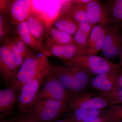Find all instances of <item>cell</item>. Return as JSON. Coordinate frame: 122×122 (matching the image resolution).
I'll list each match as a JSON object with an SVG mask.
<instances>
[{"label":"cell","instance_id":"cell-1","mask_svg":"<svg viewBox=\"0 0 122 122\" xmlns=\"http://www.w3.org/2000/svg\"><path fill=\"white\" fill-rule=\"evenodd\" d=\"M51 65L47 56L43 53H30L24 60L19 69L13 86L18 92L24 85L33 79L45 78L49 73Z\"/></svg>","mask_w":122,"mask_h":122},{"label":"cell","instance_id":"cell-2","mask_svg":"<svg viewBox=\"0 0 122 122\" xmlns=\"http://www.w3.org/2000/svg\"><path fill=\"white\" fill-rule=\"evenodd\" d=\"M64 63L65 65L82 68L93 76L121 69L119 64H116L101 56L88 54L78 55Z\"/></svg>","mask_w":122,"mask_h":122},{"label":"cell","instance_id":"cell-3","mask_svg":"<svg viewBox=\"0 0 122 122\" xmlns=\"http://www.w3.org/2000/svg\"><path fill=\"white\" fill-rule=\"evenodd\" d=\"M66 103L57 99L36 100L33 105L30 115L42 122L56 121L62 114L68 111Z\"/></svg>","mask_w":122,"mask_h":122},{"label":"cell","instance_id":"cell-4","mask_svg":"<svg viewBox=\"0 0 122 122\" xmlns=\"http://www.w3.org/2000/svg\"><path fill=\"white\" fill-rule=\"evenodd\" d=\"M66 105L68 110L72 112L78 109H103L112 106L102 94L90 90L69 98Z\"/></svg>","mask_w":122,"mask_h":122},{"label":"cell","instance_id":"cell-5","mask_svg":"<svg viewBox=\"0 0 122 122\" xmlns=\"http://www.w3.org/2000/svg\"><path fill=\"white\" fill-rule=\"evenodd\" d=\"M44 78L33 79L24 85L18 95V109L19 114L30 115L37 96L39 87Z\"/></svg>","mask_w":122,"mask_h":122},{"label":"cell","instance_id":"cell-6","mask_svg":"<svg viewBox=\"0 0 122 122\" xmlns=\"http://www.w3.org/2000/svg\"><path fill=\"white\" fill-rule=\"evenodd\" d=\"M122 48V33L119 29L109 24L105 34L100 55L110 60L119 56Z\"/></svg>","mask_w":122,"mask_h":122},{"label":"cell","instance_id":"cell-7","mask_svg":"<svg viewBox=\"0 0 122 122\" xmlns=\"http://www.w3.org/2000/svg\"><path fill=\"white\" fill-rule=\"evenodd\" d=\"M0 45V74L1 78L7 85L13 86L19 69L10 48L6 44Z\"/></svg>","mask_w":122,"mask_h":122},{"label":"cell","instance_id":"cell-8","mask_svg":"<svg viewBox=\"0 0 122 122\" xmlns=\"http://www.w3.org/2000/svg\"><path fill=\"white\" fill-rule=\"evenodd\" d=\"M45 78V82L38 94L35 102L51 99L61 100L66 103L69 98L67 92L60 81L51 73L50 71Z\"/></svg>","mask_w":122,"mask_h":122},{"label":"cell","instance_id":"cell-9","mask_svg":"<svg viewBox=\"0 0 122 122\" xmlns=\"http://www.w3.org/2000/svg\"><path fill=\"white\" fill-rule=\"evenodd\" d=\"M120 69L98 75L93 77L91 83V87L102 94H106L111 91L115 87Z\"/></svg>","mask_w":122,"mask_h":122},{"label":"cell","instance_id":"cell-10","mask_svg":"<svg viewBox=\"0 0 122 122\" xmlns=\"http://www.w3.org/2000/svg\"><path fill=\"white\" fill-rule=\"evenodd\" d=\"M72 73L73 83L69 98L89 90L93 76L82 68L75 66H67Z\"/></svg>","mask_w":122,"mask_h":122},{"label":"cell","instance_id":"cell-11","mask_svg":"<svg viewBox=\"0 0 122 122\" xmlns=\"http://www.w3.org/2000/svg\"><path fill=\"white\" fill-rule=\"evenodd\" d=\"M29 30L35 39L43 45V41L50 25L39 12L32 10L26 20Z\"/></svg>","mask_w":122,"mask_h":122},{"label":"cell","instance_id":"cell-12","mask_svg":"<svg viewBox=\"0 0 122 122\" xmlns=\"http://www.w3.org/2000/svg\"><path fill=\"white\" fill-rule=\"evenodd\" d=\"M47 56H53L65 62L80 55L88 54L87 48H83L74 44L52 45L46 49Z\"/></svg>","mask_w":122,"mask_h":122},{"label":"cell","instance_id":"cell-13","mask_svg":"<svg viewBox=\"0 0 122 122\" xmlns=\"http://www.w3.org/2000/svg\"><path fill=\"white\" fill-rule=\"evenodd\" d=\"M32 2L29 0H13L8 17L11 24L16 29L20 23L26 21L31 10Z\"/></svg>","mask_w":122,"mask_h":122},{"label":"cell","instance_id":"cell-14","mask_svg":"<svg viewBox=\"0 0 122 122\" xmlns=\"http://www.w3.org/2000/svg\"><path fill=\"white\" fill-rule=\"evenodd\" d=\"M18 92L13 86L8 85L0 90V118L8 117L12 113L18 102Z\"/></svg>","mask_w":122,"mask_h":122},{"label":"cell","instance_id":"cell-15","mask_svg":"<svg viewBox=\"0 0 122 122\" xmlns=\"http://www.w3.org/2000/svg\"><path fill=\"white\" fill-rule=\"evenodd\" d=\"M85 8L91 24L99 25L109 24L105 4L100 1L92 0L85 6Z\"/></svg>","mask_w":122,"mask_h":122},{"label":"cell","instance_id":"cell-16","mask_svg":"<svg viewBox=\"0 0 122 122\" xmlns=\"http://www.w3.org/2000/svg\"><path fill=\"white\" fill-rule=\"evenodd\" d=\"M108 25H97L92 29L86 48L88 54L96 55L100 52Z\"/></svg>","mask_w":122,"mask_h":122},{"label":"cell","instance_id":"cell-17","mask_svg":"<svg viewBox=\"0 0 122 122\" xmlns=\"http://www.w3.org/2000/svg\"><path fill=\"white\" fill-rule=\"evenodd\" d=\"M46 37V50L49 46L55 45H63L69 44L77 45L73 36L58 29L52 25H50L48 28Z\"/></svg>","mask_w":122,"mask_h":122},{"label":"cell","instance_id":"cell-18","mask_svg":"<svg viewBox=\"0 0 122 122\" xmlns=\"http://www.w3.org/2000/svg\"><path fill=\"white\" fill-rule=\"evenodd\" d=\"M15 32L29 47L34 50L43 53L46 56V51L44 45L35 39L31 34L26 21L20 23L18 25L15 29Z\"/></svg>","mask_w":122,"mask_h":122},{"label":"cell","instance_id":"cell-19","mask_svg":"<svg viewBox=\"0 0 122 122\" xmlns=\"http://www.w3.org/2000/svg\"><path fill=\"white\" fill-rule=\"evenodd\" d=\"M105 5L109 24L120 28L122 25V0H108Z\"/></svg>","mask_w":122,"mask_h":122},{"label":"cell","instance_id":"cell-20","mask_svg":"<svg viewBox=\"0 0 122 122\" xmlns=\"http://www.w3.org/2000/svg\"><path fill=\"white\" fill-rule=\"evenodd\" d=\"M50 72L63 85L69 98L73 83V79L72 73L68 66L51 65Z\"/></svg>","mask_w":122,"mask_h":122},{"label":"cell","instance_id":"cell-21","mask_svg":"<svg viewBox=\"0 0 122 122\" xmlns=\"http://www.w3.org/2000/svg\"><path fill=\"white\" fill-rule=\"evenodd\" d=\"M79 24L69 17L61 14L54 20L52 25L58 29L73 36L78 29Z\"/></svg>","mask_w":122,"mask_h":122},{"label":"cell","instance_id":"cell-22","mask_svg":"<svg viewBox=\"0 0 122 122\" xmlns=\"http://www.w3.org/2000/svg\"><path fill=\"white\" fill-rule=\"evenodd\" d=\"M96 25L86 22L79 23L78 29L73 36L77 45L82 48H86L92 30Z\"/></svg>","mask_w":122,"mask_h":122},{"label":"cell","instance_id":"cell-23","mask_svg":"<svg viewBox=\"0 0 122 122\" xmlns=\"http://www.w3.org/2000/svg\"><path fill=\"white\" fill-rule=\"evenodd\" d=\"M61 14L69 17L79 23L86 22L91 24L85 7L72 4Z\"/></svg>","mask_w":122,"mask_h":122},{"label":"cell","instance_id":"cell-24","mask_svg":"<svg viewBox=\"0 0 122 122\" xmlns=\"http://www.w3.org/2000/svg\"><path fill=\"white\" fill-rule=\"evenodd\" d=\"M8 15L0 14V44L15 34V29L11 24Z\"/></svg>","mask_w":122,"mask_h":122},{"label":"cell","instance_id":"cell-25","mask_svg":"<svg viewBox=\"0 0 122 122\" xmlns=\"http://www.w3.org/2000/svg\"><path fill=\"white\" fill-rule=\"evenodd\" d=\"M6 44L10 48L14 57L17 68L19 70L24 62L25 58L17 46L14 44L11 37L0 44Z\"/></svg>","mask_w":122,"mask_h":122},{"label":"cell","instance_id":"cell-26","mask_svg":"<svg viewBox=\"0 0 122 122\" xmlns=\"http://www.w3.org/2000/svg\"><path fill=\"white\" fill-rule=\"evenodd\" d=\"M110 105L115 106L122 103V88L115 87L109 93L102 94Z\"/></svg>","mask_w":122,"mask_h":122},{"label":"cell","instance_id":"cell-27","mask_svg":"<svg viewBox=\"0 0 122 122\" xmlns=\"http://www.w3.org/2000/svg\"><path fill=\"white\" fill-rule=\"evenodd\" d=\"M110 122H122V105L112 106L108 108Z\"/></svg>","mask_w":122,"mask_h":122},{"label":"cell","instance_id":"cell-28","mask_svg":"<svg viewBox=\"0 0 122 122\" xmlns=\"http://www.w3.org/2000/svg\"><path fill=\"white\" fill-rule=\"evenodd\" d=\"M14 44L20 51L25 59L30 52L29 48L15 33L11 36Z\"/></svg>","mask_w":122,"mask_h":122},{"label":"cell","instance_id":"cell-29","mask_svg":"<svg viewBox=\"0 0 122 122\" xmlns=\"http://www.w3.org/2000/svg\"><path fill=\"white\" fill-rule=\"evenodd\" d=\"M108 108L89 110L82 122H90L100 117L107 113Z\"/></svg>","mask_w":122,"mask_h":122},{"label":"cell","instance_id":"cell-30","mask_svg":"<svg viewBox=\"0 0 122 122\" xmlns=\"http://www.w3.org/2000/svg\"><path fill=\"white\" fill-rule=\"evenodd\" d=\"M9 121L10 122H42L35 119L30 115L20 114L11 118Z\"/></svg>","mask_w":122,"mask_h":122},{"label":"cell","instance_id":"cell-31","mask_svg":"<svg viewBox=\"0 0 122 122\" xmlns=\"http://www.w3.org/2000/svg\"><path fill=\"white\" fill-rule=\"evenodd\" d=\"M13 0H0V14L8 15L11 10Z\"/></svg>","mask_w":122,"mask_h":122},{"label":"cell","instance_id":"cell-32","mask_svg":"<svg viewBox=\"0 0 122 122\" xmlns=\"http://www.w3.org/2000/svg\"><path fill=\"white\" fill-rule=\"evenodd\" d=\"M110 122V115L107 109V113L102 116L95 120L86 122Z\"/></svg>","mask_w":122,"mask_h":122},{"label":"cell","instance_id":"cell-33","mask_svg":"<svg viewBox=\"0 0 122 122\" xmlns=\"http://www.w3.org/2000/svg\"><path fill=\"white\" fill-rule=\"evenodd\" d=\"M92 0H75L72 1V4L79 5V6L85 7Z\"/></svg>","mask_w":122,"mask_h":122},{"label":"cell","instance_id":"cell-34","mask_svg":"<svg viewBox=\"0 0 122 122\" xmlns=\"http://www.w3.org/2000/svg\"><path fill=\"white\" fill-rule=\"evenodd\" d=\"M115 87L122 88V70H121L120 71V74L118 78Z\"/></svg>","mask_w":122,"mask_h":122},{"label":"cell","instance_id":"cell-35","mask_svg":"<svg viewBox=\"0 0 122 122\" xmlns=\"http://www.w3.org/2000/svg\"><path fill=\"white\" fill-rule=\"evenodd\" d=\"M54 122H73L71 116L67 117L61 120H57Z\"/></svg>","mask_w":122,"mask_h":122},{"label":"cell","instance_id":"cell-36","mask_svg":"<svg viewBox=\"0 0 122 122\" xmlns=\"http://www.w3.org/2000/svg\"><path fill=\"white\" fill-rule=\"evenodd\" d=\"M119 57H120V61L119 65L120 66L121 70H122V48L120 51Z\"/></svg>","mask_w":122,"mask_h":122},{"label":"cell","instance_id":"cell-37","mask_svg":"<svg viewBox=\"0 0 122 122\" xmlns=\"http://www.w3.org/2000/svg\"><path fill=\"white\" fill-rule=\"evenodd\" d=\"M0 122H10L9 120H7L4 119V118L0 119Z\"/></svg>","mask_w":122,"mask_h":122},{"label":"cell","instance_id":"cell-38","mask_svg":"<svg viewBox=\"0 0 122 122\" xmlns=\"http://www.w3.org/2000/svg\"><path fill=\"white\" fill-rule=\"evenodd\" d=\"M121 28H122V26H121Z\"/></svg>","mask_w":122,"mask_h":122},{"label":"cell","instance_id":"cell-39","mask_svg":"<svg viewBox=\"0 0 122 122\" xmlns=\"http://www.w3.org/2000/svg\"></svg>","mask_w":122,"mask_h":122}]
</instances>
